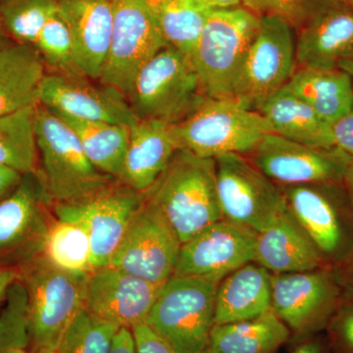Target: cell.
<instances>
[{
    "label": "cell",
    "mask_w": 353,
    "mask_h": 353,
    "mask_svg": "<svg viewBox=\"0 0 353 353\" xmlns=\"http://www.w3.org/2000/svg\"><path fill=\"white\" fill-rule=\"evenodd\" d=\"M146 192L182 243L224 218L218 199L213 158L176 150L159 180Z\"/></svg>",
    "instance_id": "obj_1"
},
{
    "label": "cell",
    "mask_w": 353,
    "mask_h": 353,
    "mask_svg": "<svg viewBox=\"0 0 353 353\" xmlns=\"http://www.w3.org/2000/svg\"><path fill=\"white\" fill-rule=\"evenodd\" d=\"M34 128L39 173L52 205L81 201L115 182L90 163L76 132L57 113L37 104Z\"/></svg>",
    "instance_id": "obj_2"
},
{
    "label": "cell",
    "mask_w": 353,
    "mask_h": 353,
    "mask_svg": "<svg viewBox=\"0 0 353 353\" xmlns=\"http://www.w3.org/2000/svg\"><path fill=\"white\" fill-rule=\"evenodd\" d=\"M126 99L139 120L176 125L196 112L208 97L190 58L169 46L139 70Z\"/></svg>",
    "instance_id": "obj_3"
},
{
    "label": "cell",
    "mask_w": 353,
    "mask_h": 353,
    "mask_svg": "<svg viewBox=\"0 0 353 353\" xmlns=\"http://www.w3.org/2000/svg\"><path fill=\"white\" fill-rule=\"evenodd\" d=\"M222 277L172 276L162 285L146 324L179 353L208 347Z\"/></svg>",
    "instance_id": "obj_4"
},
{
    "label": "cell",
    "mask_w": 353,
    "mask_h": 353,
    "mask_svg": "<svg viewBox=\"0 0 353 353\" xmlns=\"http://www.w3.org/2000/svg\"><path fill=\"white\" fill-rule=\"evenodd\" d=\"M28 294V334L34 352L57 350L71 323L85 308L90 274L58 269L41 255L19 271Z\"/></svg>",
    "instance_id": "obj_5"
},
{
    "label": "cell",
    "mask_w": 353,
    "mask_h": 353,
    "mask_svg": "<svg viewBox=\"0 0 353 353\" xmlns=\"http://www.w3.org/2000/svg\"><path fill=\"white\" fill-rule=\"evenodd\" d=\"M172 132L178 150L215 159L231 153L252 154L272 130L259 111L236 99L208 97L189 118L172 125Z\"/></svg>",
    "instance_id": "obj_6"
},
{
    "label": "cell",
    "mask_w": 353,
    "mask_h": 353,
    "mask_svg": "<svg viewBox=\"0 0 353 353\" xmlns=\"http://www.w3.org/2000/svg\"><path fill=\"white\" fill-rule=\"evenodd\" d=\"M260 17L245 6L212 9L190 60L210 99H233V83Z\"/></svg>",
    "instance_id": "obj_7"
},
{
    "label": "cell",
    "mask_w": 353,
    "mask_h": 353,
    "mask_svg": "<svg viewBox=\"0 0 353 353\" xmlns=\"http://www.w3.org/2000/svg\"><path fill=\"white\" fill-rule=\"evenodd\" d=\"M288 210L313 241L325 263L353 256V206L343 182L281 185Z\"/></svg>",
    "instance_id": "obj_8"
},
{
    "label": "cell",
    "mask_w": 353,
    "mask_h": 353,
    "mask_svg": "<svg viewBox=\"0 0 353 353\" xmlns=\"http://www.w3.org/2000/svg\"><path fill=\"white\" fill-rule=\"evenodd\" d=\"M285 21L261 16L259 31L234 78L233 99L259 111L285 87L296 69V37Z\"/></svg>",
    "instance_id": "obj_9"
},
{
    "label": "cell",
    "mask_w": 353,
    "mask_h": 353,
    "mask_svg": "<svg viewBox=\"0 0 353 353\" xmlns=\"http://www.w3.org/2000/svg\"><path fill=\"white\" fill-rule=\"evenodd\" d=\"M216 183L225 219L264 231L287 210L282 188L265 175L248 155L215 158Z\"/></svg>",
    "instance_id": "obj_10"
},
{
    "label": "cell",
    "mask_w": 353,
    "mask_h": 353,
    "mask_svg": "<svg viewBox=\"0 0 353 353\" xmlns=\"http://www.w3.org/2000/svg\"><path fill=\"white\" fill-rule=\"evenodd\" d=\"M341 288L326 268L272 277V310L303 341L326 331L341 306Z\"/></svg>",
    "instance_id": "obj_11"
},
{
    "label": "cell",
    "mask_w": 353,
    "mask_h": 353,
    "mask_svg": "<svg viewBox=\"0 0 353 353\" xmlns=\"http://www.w3.org/2000/svg\"><path fill=\"white\" fill-rule=\"evenodd\" d=\"M112 3L110 46L99 81L126 97L139 70L169 46L145 0H112Z\"/></svg>",
    "instance_id": "obj_12"
},
{
    "label": "cell",
    "mask_w": 353,
    "mask_h": 353,
    "mask_svg": "<svg viewBox=\"0 0 353 353\" xmlns=\"http://www.w3.org/2000/svg\"><path fill=\"white\" fill-rule=\"evenodd\" d=\"M145 196L146 192H137L115 181L81 201L53 204V212L58 219L75 221L85 228L92 266L101 268L110 265Z\"/></svg>",
    "instance_id": "obj_13"
},
{
    "label": "cell",
    "mask_w": 353,
    "mask_h": 353,
    "mask_svg": "<svg viewBox=\"0 0 353 353\" xmlns=\"http://www.w3.org/2000/svg\"><path fill=\"white\" fill-rule=\"evenodd\" d=\"M181 245L175 230L146 192L110 266L162 285L173 276Z\"/></svg>",
    "instance_id": "obj_14"
},
{
    "label": "cell",
    "mask_w": 353,
    "mask_h": 353,
    "mask_svg": "<svg viewBox=\"0 0 353 353\" xmlns=\"http://www.w3.org/2000/svg\"><path fill=\"white\" fill-rule=\"evenodd\" d=\"M248 157L279 185L341 183L353 159L336 146L303 145L273 132Z\"/></svg>",
    "instance_id": "obj_15"
},
{
    "label": "cell",
    "mask_w": 353,
    "mask_h": 353,
    "mask_svg": "<svg viewBox=\"0 0 353 353\" xmlns=\"http://www.w3.org/2000/svg\"><path fill=\"white\" fill-rule=\"evenodd\" d=\"M256 232L221 219L182 243L173 276H218L254 261Z\"/></svg>",
    "instance_id": "obj_16"
},
{
    "label": "cell",
    "mask_w": 353,
    "mask_h": 353,
    "mask_svg": "<svg viewBox=\"0 0 353 353\" xmlns=\"http://www.w3.org/2000/svg\"><path fill=\"white\" fill-rule=\"evenodd\" d=\"M39 104L61 115L90 122L132 126L136 117L126 97L115 88L94 85L87 77L46 73Z\"/></svg>",
    "instance_id": "obj_17"
},
{
    "label": "cell",
    "mask_w": 353,
    "mask_h": 353,
    "mask_svg": "<svg viewBox=\"0 0 353 353\" xmlns=\"http://www.w3.org/2000/svg\"><path fill=\"white\" fill-rule=\"evenodd\" d=\"M162 285L148 282L110 265L101 267L88 275L85 308L119 328L132 329L145 323Z\"/></svg>",
    "instance_id": "obj_18"
},
{
    "label": "cell",
    "mask_w": 353,
    "mask_h": 353,
    "mask_svg": "<svg viewBox=\"0 0 353 353\" xmlns=\"http://www.w3.org/2000/svg\"><path fill=\"white\" fill-rule=\"evenodd\" d=\"M52 205L39 170L24 174L22 180L0 201V253L17 250L26 243H39L48 231V206Z\"/></svg>",
    "instance_id": "obj_19"
},
{
    "label": "cell",
    "mask_w": 353,
    "mask_h": 353,
    "mask_svg": "<svg viewBox=\"0 0 353 353\" xmlns=\"http://www.w3.org/2000/svg\"><path fill=\"white\" fill-rule=\"evenodd\" d=\"M58 11L71 32L77 68L99 80L112 34V0H59Z\"/></svg>",
    "instance_id": "obj_20"
},
{
    "label": "cell",
    "mask_w": 353,
    "mask_h": 353,
    "mask_svg": "<svg viewBox=\"0 0 353 353\" xmlns=\"http://www.w3.org/2000/svg\"><path fill=\"white\" fill-rule=\"evenodd\" d=\"M176 150L172 125L139 120L130 127L129 145L118 182L137 192H148L166 170Z\"/></svg>",
    "instance_id": "obj_21"
},
{
    "label": "cell",
    "mask_w": 353,
    "mask_h": 353,
    "mask_svg": "<svg viewBox=\"0 0 353 353\" xmlns=\"http://www.w3.org/2000/svg\"><path fill=\"white\" fill-rule=\"evenodd\" d=\"M353 48V9L345 2L323 11L296 32V67L338 68Z\"/></svg>",
    "instance_id": "obj_22"
},
{
    "label": "cell",
    "mask_w": 353,
    "mask_h": 353,
    "mask_svg": "<svg viewBox=\"0 0 353 353\" xmlns=\"http://www.w3.org/2000/svg\"><path fill=\"white\" fill-rule=\"evenodd\" d=\"M254 262L275 274L314 271L326 265L319 250L288 208L257 234Z\"/></svg>",
    "instance_id": "obj_23"
},
{
    "label": "cell",
    "mask_w": 353,
    "mask_h": 353,
    "mask_svg": "<svg viewBox=\"0 0 353 353\" xmlns=\"http://www.w3.org/2000/svg\"><path fill=\"white\" fill-rule=\"evenodd\" d=\"M272 277L252 262L228 274L216 292L215 325L253 319L271 310Z\"/></svg>",
    "instance_id": "obj_24"
},
{
    "label": "cell",
    "mask_w": 353,
    "mask_h": 353,
    "mask_svg": "<svg viewBox=\"0 0 353 353\" xmlns=\"http://www.w3.org/2000/svg\"><path fill=\"white\" fill-rule=\"evenodd\" d=\"M46 74L34 46L14 41L0 51V117L37 105Z\"/></svg>",
    "instance_id": "obj_25"
},
{
    "label": "cell",
    "mask_w": 353,
    "mask_h": 353,
    "mask_svg": "<svg viewBox=\"0 0 353 353\" xmlns=\"http://www.w3.org/2000/svg\"><path fill=\"white\" fill-rule=\"evenodd\" d=\"M259 112L273 134L303 145L334 146L331 124L285 87L267 99Z\"/></svg>",
    "instance_id": "obj_26"
},
{
    "label": "cell",
    "mask_w": 353,
    "mask_h": 353,
    "mask_svg": "<svg viewBox=\"0 0 353 353\" xmlns=\"http://www.w3.org/2000/svg\"><path fill=\"white\" fill-rule=\"evenodd\" d=\"M285 87L331 125L353 108L352 77L339 67H296Z\"/></svg>",
    "instance_id": "obj_27"
},
{
    "label": "cell",
    "mask_w": 353,
    "mask_h": 353,
    "mask_svg": "<svg viewBox=\"0 0 353 353\" xmlns=\"http://www.w3.org/2000/svg\"><path fill=\"white\" fill-rule=\"evenodd\" d=\"M290 336L271 309L253 319L214 325L208 348L216 353H276Z\"/></svg>",
    "instance_id": "obj_28"
},
{
    "label": "cell",
    "mask_w": 353,
    "mask_h": 353,
    "mask_svg": "<svg viewBox=\"0 0 353 353\" xmlns=\"http://www.w3.org/2000/svg\"><path fill=\"white\" fill-rule=\"evenodd\" d=\"M57 114L76 132L90 163L118 182L129 145L130 126L90 122Z\"/></svg>",
    "instance_id": "obj_29"
},
{
    "label": "cell",
    "mask_w": 353,
    "mask_h": 353,
    "mask_svg": "<svg viewBox=\"0 0 353 353\" xmlns=\"http://www.w3.org/2000/svg\"><path fill=\"white\" fill-rule=\"evenodd\" d=\"M145 3L168 46L190 58L212 9L201 0H145Z\"/></svg>",
    "instance_id": "obj_30"
},
{
    "label": "cell",
    "mask_w": 353,
    "mask_h": 353,
    "mask_svg": "<svg viewBox=\"0 0 353 353\" xmlns=\"http://www.w3.org/2000/svg\"><path fill=\"white\" fill-rule=\"evenodd\" d=\"M39 255L53 266L74 274H90L92 248L87 231L82 225L71 220L51 221L39 243Z\"/></svg>",
    "instance_id": "obj_31"
},
{
    "label": "cell",
    "mask_w": 353,
    "mask_h": 353,
    "mask_svg": "<svg viewBox=\"0 0 353 353\" xmlns=\"http://www.w3.org/2000/svg\"><path fill=\"white\" fill-rule=\"evenodd\" d=\"M34 108L36 105L0 117V166L23 175L39 170Z\"/></svg>",
    "instance_id": "obj_32"
},
{
    "label": "cell",
    "mask_w": 353,
    "mask_h": 353,
    "mask_svg": "<svg viewBox=\"0 0 353 353\" xmlns=\"http://www.w3.org/2000/svg\"><path fill=\"white\" fill-rule=\"evenodd\" d=\"M59 0H0V25L16 43L36 46Z\"/></svg>",
    "instance_id": "obj_33"
},
{
    "label": "cell",
    "mask_w": 353,
    "mask_h": 353,
    "mask_svg": "<svg viewBox=\"0 0 353 353\" xmlns=\"http://www.w3.org/2000/svg\"><path fill=\"white\" fill-rule=\"evenodd\" d=\"M34 48L51 73L83 76L76 66L71 32L58 6L41 28Z\"/></svg>",
    "instance_id": "obj_34"
},
{
    "label": "cell",
    "mask_w": 353,
    "mask_h": 353,
    "mask_svg": "<svg viewBox=\"0 0 353 353\" xmlns=\"http://www.w3.org/2000/svg\"><path fill=\"white\" fill-rule=\"evenodd\" d=\"M119 327L99 319L83 308L57 347L58 353H109Z\"/></svg>",
    "instance_id": "obj_35"
},
{
    "label": "cell",
    "mask_w": 353,
    "mask_h": 353,
    "mask_svg": "<svg viewBox=\"0 0 353 353\" xmlns=\"http://www.w3.org/2000/svg\"><path fill=\"white\" fill-rule=\"evenodd\" d=\"M343 0H243V6L261 16H274L299 32L313 18Z\"/></svg>",
    "instance_id": "obj_36"
},
{
    "label": "cell",
    "mask_w": 353,
    "mask_h": 353,
    "mask_svg": "<svg viewBox=\"0 0 353 353\" xmlns=\"http://www.w3.org/2000/svg\"><path fill=\"white\" fill-rule=\"evenodd\" d=\"M28 347V294L25 285L18 280L7 292L6 305L0 311V353Z\"/></svg>",
    "instance_id": "obj_37"
},
{
    "label": "cell",
    "mask_w": 353,
    "mask_h": 353,
    "mask_svg": "<svg viewBox=\"0 0 353 353\" xmlns=\"http://www.w3.org/2000/svg\"><path fill=\"white\" fill-rule=\"evenodd\" d=\"M331 353H353V305H341L326 329Z\"/></svg>",
    "instance_id": "obj_38"
},
{
    "label": "cell",
    "mask_w": 353,
    "mask_h": 353,
    "mask_svg": "<svg viewBox=\"0 0 353 353\" xmlns=\"http://www.w3.org/2000/svg\"><path fill=\"white\" fill-rule=\"evenodd\" d=\"M136 353H179L146 323L132 328Z\"/></svg>",
    "instance_id": "obj_39"
},
{
    "label": "cell",
    "mask_w": 353,
    "mask_h": 353,
    "mask_svg": "<svg viewBox=\"0 0 353 353\" xmlns=\"http://www.w3.org/2000/svg\"><path fill=\"white\" fill-rule=\"evenodd\" d=\"M331 126L334 145L353 158V108Z\"/></svg>",
    "instance_id": "obj_40"
},
{
    "label": "cell",
    "mask_w": 353,
    "mask_h": 353,
    "mask_svg": "<svg viewBox=\"0 0 353 353\" xmlns=\"http://www.w3.org/2000/svg\"><path fill=\"white\" fill-rule=\"evenodd\" d=\"M109 353H136L132 329L120 328L113 339L112 347Z\"/></svg>",
    "instance_id": "obj_41"
},
{
    "label": "cell",
    "mask_w": 353,
    "mask_h": 353,
    "mask_svg": "<svg viewBox=\"0 0 353 353\" xmlns=\"http://www.w3.org/2000/svg\"><path fill=\"white\" fill-rule=\"evenodd\" d=\"M23 174L9 167L0 166V201L8 196L22 180Z\"/></svg>",
    "instance_id": "obj_42"
},
{
    "label": "cell",
    "mask_w": 353,
    "mask_h": 353,
    "mask_svg": "<svg viewBox=\"0 0 353 353\" xmlns=\"http://www.w3.org/2000/svg\"><path fill=\"white\" fill-rule=\"evenodd\" d=\"M292 353H331L326 338H321L319 334L313 338L301 341Z\"/></svg>",
    "instance_id": "obj_43"
},
{
    "label": "cell",
    "mask_w": 353,
    "mask_h": 353,
    "mask_svg": "<svg viewBox=\"0 0 353 353\" xmlns=\"http://www.w3.org/2000/svg\"><path fill=\"white\" fill-rule=\"evenodd\" d=\"M339 270L334 272L341 290L345 289L353 299V256L347 262L340 265Z\"/></svg>",
    "instance_id": "obj_44"
},
{
    "label": "cell",
    "mask_w": 353,
    "mask_h": 353,
    "mask_svg": "<svg viewBox=\"0 0 353 353\" xmlns=\"http://www.w3.org/2000/svg\"><path fill=\"white\" fill-rule=\"evenodd\" d=\"M19 271L8 267H0V301L6 299L7 292L14 283L19 280Z\"/></svg>",
    "instance_id": "obj_45"
},
{
    "label": "cell",
    "mask_w": 353,
    "mask_h": 353,
    "mask_svg": "<svg viewBox=\"0 0 353 353\" xmlns=\"http://www.w3.org/2000/svg\"><path fill=\"white\" fill-rule=\"evenodd\" d=\"M211 9H226L243 6V0H201Z\"/></svg>",
    "instance_id": "obj_46"
},
{
    "label": "cell",
    "mask_w": 353,
    "mask_h": 353,
    "mask_svg": "<svg viewBox=\"0 0 353 353\" xmlns=\"http://www.w3.org/2000/svg\"><path fill=\"white\" fill-rule=\"evenodd\" d=\"M343 183L353 206V159L348 165L347 172H345V176H343Z\"/></svg>",
    "instance_id": "obj_47"
},
{
    "label": "cell",
    "mask_w": 353,
    "mask_h": 353,
    "mask_svg": "<svg viewBox=\"0 0 353 353\" xmlns=\"http://www.w3.org/2000/svg\"><path fill=\"white\" fill-rule=\"evenodd\" d=\"M339 68L347 72L353 81V48L339 62Z\"/></svg>",
    "instance_id": "obj_48"
},
{
    "label": "cell",
    "mask_w": 353,
    "mask_h": 353,
    "mask_svg": "<svg viewBox=\"0 0 353 353\" xmlns=\"http://www.w3.org/2000/svg\"><path fill=\"white\" fill-rule=\"evenodd\" d=\"M13 43V39L8 36V34L4 31L2 26L0 25V51L6 50V48H8Z\"/></svg>",
    "instance_id": "obj_49"
},
{
    "label": "cell",
    "mask_w": 353,
    "mask_h": 353,
    "mask_svg": "<svg viewBox=\"0 0 353 353\" xmlns=\"http://www.w3.org/2000/svg\"><path fill=\"white\" fill-rule=\"evenodd\" d=\"M6 353H34L28 352L27 348L25 347H14L11 350H7Z\"/></svg>",
    "instance_id": "obj_50"
},
{
    "label": "cell",
    "mask_w": 353,
    "mask_h": 353,
    "mask_svg": "<svg viewBox=\"0 0 353 353\" xmlns=\"http://www.w3.org/2000/svg\"><path fill=\"white\" fill-rule=\"evenodd\" d=\"M34 353H58L57 350H50V348H46V350H38V352Z\"/></svg>",
    "instance_id": "obj_51"
},
{
    "label": "cell",
    "mask_w": 353,
    "mask_h": 353,
    "mask_svg": "<svg viewBox=\"0 0 353 353\" xmlns=\"http://www.w3.org/2000/svg\"><path fill=\"white\" fill-rule=\"evenodd\" d=\"M343 2L353 9V0H343Z\"/></svg>",
    "instance_id": "obj_52"
},
{
    "label": "cell",
    "mask_w": 353,
    "mask_h": 353,
    "mask_svg": "<svg viewBox=\"0 0 353 353\" xmlns=\"http://www.w3.org/2000/svg\"><path fill=\"white\" fill-rule=\"evenodd\" d=\"M199 353H216V352H212V350H209V348L208 347V348H205V350H202V352H201Z\"/></svg>",
    "instance_id": "obj_53"
}]
</instances>
